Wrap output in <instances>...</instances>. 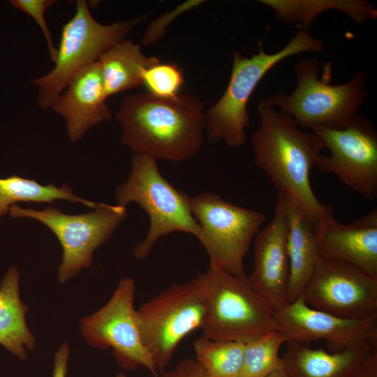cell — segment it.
Returning <instances> with one entry per match:
<instances>
[{"mask_svg":"<svg viewBox=\"0 0 377 377\" xmlns=\"http://www.w3.org/2000/svg\"><path fill=\"white\" fill-rule=\"evenodd\" d=\"M260 126L251 137L255 164L263 170L279 193H286L299 206L316 229L334 217L331 205L315 195L310 171L325 148L313 133L304 132L289 115L262 100L257 108Z\"/></svg>","mask_w":377,"mask_h":377,"instance_id":"6da1fadb","label":"cell"},{"mask_svg":"<svg viewBox=\"0 0 377 377\" xmlns=\"http://www.w3.org/2000/svg\"><path fill=\"white\" fill-rule=\"evenodd\" d=\"M116 118L121 141L133 154L182 162L203 144L206 114L200 99L191 94L172 98L147 92L130 95L121 101Z\"/></svg>","mask_w":377,"mask_h":377,"instance_id":"7a4b0ae2","label":"cell"},{"mask_svg":"<svg viewBox=\"0 0 377 377\" xmlns=\"http://www.w3.org/2000/svg\"><path fill=\"white\" fill-rule=\"evenodd\" d=\"M322 42L309 30L300 29L280 50L267 53L259 43V51L251 57L233 52L232 71L228 85L219 100L206 113L207 137L209 142L223 141L233 148L247 140L250 117L247 105L263 77L277 64L293 55L323 51Z\"/></svg>","mask_w":377,"mask_h":377,"instance_id":"3957f363","label":"cell"},{"mask_svg":"<svg viewBox=\"0 0 377 377\" xmlns=\"http://www.w3.org/2000/svg\"><path fill=\"white\" fill-rule=\"evenodd\" d=\"M319 61H299L295 68L296 87L290 94L279 93L264 100L280 112L290 116L300 126L341 129L357 114L367 95L364 73L358 70L349 81L332 84L331 75L319 79Z\"/></svg>","mask_w":377,"mask_h":377,"instance_id":"277c9868","label":"cell"},{"mask_svg":"<svg viewBox=\"0 0 377 377\" xmlns=\"http://www.w3.org/2000/svg\"><path fill=\"white\" fill-rule=\"evenodd\" d=\"M206 293L207 313L200 337L247 343L280 332L276 309L251 286L246 274L235 275L209 265L198 274Z\"/></svg>","mask_w":377,"mask_h":377,"instance_id":"5b68a950","label":"cell"},{"mask_svg":"<svg viewBox=\"0 0 377 377\" xmlns=\"http://www.w3.org/2000/svg\"><path fill=\"white\" fill-rule=\"evenodd\" d=\"M115 197L117 205L126 207L135 202L149 216L148 232L133 249L138 259L145 258L156 242L170 233L198 235L200 227L191 212V197L163 177L156 160L151 156L133 154L131 173L117 187Z\"/></svg>","mask_w":377,"mask_h":377,"instance_id":"8992f818","label":"cell"},{"mask_svg":"<svg viewBox=\"0 0 377 377\" xmlns=\"http://www.w3.org/2000/svg\"><path fill=\"white\" fill-rule=\"evenodd\" d=\"M207 313L206 293L198 275L173 284L137 310L142 340L156 369L165 370L179 343L202 328Z\"/></svg>","mask_w":377,"mask_h":377,"instance_id":"52a82bcc","label":"cell"},{"mask_svg":"<svg viewBox=\"0 0 377 377\" xmlns=\"http://www.w3.org/2000/svg\"><path fill=\"white\" fill-rule=\"evenodd\" d=\"M142 20L143 17H138L103 24L92 16L87 1L77 0L73 16L63 26L54 66L32 80L38 89L40 108H50L76 72L96 61Z\"/></svg>","mask_w":377,"mask_h":377,"instance_id":"ba28073f","label":"cell"},{"mask_svg":"<svg viewBox=\"0 0 377 377\" xmlns=\"http://www.w3.org/2000/svg\"><path fill=\"white\" fill-rule=\"evenodd\" d=\"M13 218H29L44 224L60 242L63 256L57 269L60 283L76 276L92 263L96 249L105 243L126 218V207L97 203L93 210L80 214H67L48 206L42 209L10 207Z\"/></svg>","mask_w":377,"mask_h":377,"instance_id":"9c48e42d","label":"cell"},{"mask_svg":"<svg viewBox=\"0 0 377 377\" xmlns=\"http://www.w3.org/2000/svg\"><path fill=\"white\" fill-rule=\"evenodd\" d=\"M190 202L200 227L197 238L209 256L210 265L235 275L244 274V258L265 221V215L226 202L211 192L191 197Z\"/></svg>","mask_w":377,"mask_h":377,"instance_id":"30bf717a","label":"cell"},{"mask_svg":"<svg viewBox=\"0 0 377 377\" xmlns=\"http://www.w3.org/2000/svg\"><path fill=\"white\" fill-rule=\"evenodd\" d=\"M135 291L132 278L121 279L109 301L81 320V334L91 346L112 348L113 356L123 369L143 367L156 377L157 369L144 346L139 329L133 304Z\"/></svg>","mask_w":377,"mask_h":377,"instance_id":"8fae6325","label":"cell"},{"mask_svg":"<svg viewBox=\"0 0 377 377\" xmlns=\"http://www.w3.org/2000/svg\"><path fill=\"white\" fill-rule=\"evenodd\" d=\"M330 152L320 155L316 167L334 175L355 192L369 200L377 198V132L370 121L357 114L343 128H317Z\"/></svg>","mask_w":377,"mask_h":377,"instance_id":"7c38bea8","label":"cell"},{"mask_svg":"<svg viewBox=\"0 0 377 377\" xmlns=\"http://www.w3.org/2000/svg\"><path fill=\"white\" fill-rule=\"evenodd\" d=\"M301 297L309 306L341 318L377 315V279L321 257Z\"/></svg>","mask_w":377,"mask_h":377,"instance_id":"4fadbf2b","label":"cell"},{"mask_svg":"<svg viewBox=\"0 0 377 377\" xmlns=\"http://www.w3.org/2000/svg\"><path fill=\"white\" fill-rule=\"evenodd\" d=\"M286 343L325 340L333 351L377 342V315L350 319L312 308L300 296L276 310Z\"/></svg>","mask_w":377,"mask_h":377,"instance_id":"5bb4252c","label":"cell"},{"mask_svg":"<svg viewBox=\"0 0 377 377\" xmlns=\"http://www.w3.org/2000/svg\"><path fill=\"white\" fill-rule=\"evenodd\" d=\"M287 232L283 195L279 193L272 219L255 236L253 268L248 277L253 288L276 310L288 304Z\"/></svg>","mask_w":377,"mask_h":377,"instance_id":"9a60e30c","label":"cell"},{"mask_svg":"<svg viewBox=\"0 0 377 377\" xmlns=\"http://www.w3.org/2000/svg\"><path fill=\"white\" fill-rule=\"evenodd\" d=\"M315 233L320 257L351 265L377 279L376 208L348 224L332 217Z\"/></svg>","mask_w":377,"mask_h":377,"instance_id":"2e32d148","label":"cell"},{"mask_svg":"<svg viewBox=\"0 0 377 377\" xmlns=\"http://www.w3.org/2000/svg\"><path fill=\"white\" fill-rule=\"evenodd\" d=\"M107 98L96 61L73 75L50 108L65 119L69 140L74 143L90 128L112 118Z\"/></svg>","mask_w":377,"mask_h":377,"instance_id":"e0dca14e","label":"cell"},{"mask_svg":"<svg viewBox=\"0 0 377 377\" xmlns=\"http://www.w3.org/2000/svg\"><path fill=\"white\" fill-rule=\"evenodd\" d=\"M281 357L283 369L290 377H353L376 343L339 351L315 349L310 343L287 341Z\"/></svg>","mask_w":377,"mask_h":377,"instance_id":"ac0fdd59","label":"cell"},{"mask_svg":"<svg viewBox=\"0 0 377 377\" xmlns=\"http://www.w3.org/2000/svg\"><path fill=\"white\" fill-rule=\"evenodd\" d=\"M282 194L288 227V304L301 296L314 272L320 256L312 225L292 198L286 193Z\"/></svg>","mask_w":377,"mask_h":377,"instance_id":"d6986e66","label":"cell"},{"mask_svg":"<svg viewBox=\"0 0 377 377\" xmlns=\"http://www.w3.org/2000/svg\"><path fill=\"white\" fill-rule=\"evenodd\" d=\"M19 281L17 267L10 266L0 284V344L24 361L36 341L27 325L28 306L20 299Z\"/></svg>","mask_w":377,"mask_h":377,"instance_id":"ffe728a7","label":"cell"},{"mask_svg":"<svg viewBox=\"0 0 377 377\" xmlns=\"http://www.w3.org/2000/svg\"><path fill=\"white\" fill-rule=\"evenodd\" d=\"M156 57L145 56L139 45L123 39L98 57L106 96L142 86L144 73L159 62Z\"/></svg>","mask_w":377,"mask_h":377,"instance_id":"44dd1931","label":"cell"},{"mask_svg":"<svg viewBox=\"0 0 377 377\" xmlns=\"http://www.w3.org/2000/svg\"><path fill=\"white\" fill-rule=\"evenodd\" d=\"M272 8L277 19L283 24H299L302 29L309 27L323 12L335 9L345 13L357 24L374 20L377 10L364 0H260Z\"/></svg>","mask_w":377,"mask_h":377,"instance_id":"7402d4cb","label":"cell"},{"mask_svg":"<svg viewBox=\"0 0 377 377\" xmlns=\"http://www.w3.org/2000/svg\"><path fill=\"white\" fill-rule=\"evenodd\" d=\"M59 200L78 202L91 209L97 205L96 202L76 195L68 184L42 185L34 179L15 175L0 178V218L18 202L52 203Z\"/></svg>","mask_w":377,"mask_h":377,"instance_id":"603a6c76","label":"cell"},{"mask_svg":"<svg viewBox=\"0 0 377 377\" xmlns=\"http://www.w3.org/2000/svg\"><path fill=\"white\" fill-rule=\"evenodd\" d=\"M195 360L209 377H239L245 343L213 340L200 337L193 343Z\"/></svg>","mask_w":377,"mask_h":377,"instance_id":"cb8c5ba5","label":"cell"},{"mask_svg":"<svg viewBox=\"0 0 377 377\" xmlns=\"http://www.w3.org/2000/svg\"><path fill=\"white\" fill-rule=\"evenodd\" d=\"M286 343L282 334L272 332L245 343L243 366L239 377H268L283 368L279 350Z\"/></svg>","mask_w":377,"mask_h":377,"instance_id":"d4e9b609","label":"cell"},{"mask_svg":"<svg viewBox=\"0 0 377 377\" xmlns=\"http://www.w3.org/2000/svg\"><path fill=\"white\" fill-rule=\"evenodd\" d=\"M184 82L183 73L177 65L160 61L146 70L142 86L154 96L172 98L181 94Z\"/></svg>","mask_w":377,"mask_h":377,"instance_id":"484cf974","label":"cell"},{"mask_svg":"<svg viewBox=\"0 0 377 377\" xmlns=\"http://www.w3.org/2000/svg\"><path fill=\"white\" fill-rule=\"evenodd\" d=\"M57 1L55 0H12L10 3L13 7L17 8L29 16L31 17L38 24L45 37L50 56L55 61L57 49L54 45L50 30L45 21V11Z\"/></svg>","mask_w":377,"mask_h":377,"instance_id":"4316f807","label":"cell"},{"mask_svg":"<svg viewBox=\"0 0 377 377\" xmlns=\"http://www.w3.org/2000/svg\"><path fill=\"white\" fill-rule=\"evenodd\" d=\"M202 2L203 1H188L179 5L172 12L160 16L158 19L154 20L147 28L143 37L142 43L145 45L156 43V41L162 37V34L164 32L168 22H172L173 18L180 15L182 12L188 10L200 5Z\"/></svg>","mask_w":377,"mask_h":377,"instance_id":"83f0119b","label":"cell"},{"mask_svg":"<svg viewBox=\"0 0 377 377\" xmlns=\"http://www.w3.org/2000/svg\"><path fill=\"white\" fill-rule=\"evenodd\" d=\"M156 377H209L201 365L193 359H184L172 370L160 371Z\"/></svg>","mask_w":377,"mask_h":377,"instance_id":"f1b7e54d","label":"cell"},{"mask_svg":"<svg viewBox=\"0 0 377 377\" xmlns=\"http://www.w3.org/2000/svg\"><path fill=\"white\" fill-rule=\"evenodd\" d=\"M69 355V346L64 342L54 355L52 377H66Z\"/></svg>","mask_w":377,"mask_h":377,"instance_id":"f546056e","label":"cell"},{"mask_svg":"<svg viewBox=\"0 0 377 377\" xmlns=\"http://www.w3.org/2000/svg\"><path fill=\"white\" fill-rule=\"evenodd\" d=\"M353 377H377V348L370 353Z\"/></svg>","mask_w":377,"mask_h":377,"instance_id":"4dcf8cb0","label":"cell"},{"mask_svg":"<svg viewBox=\"0 0 377 377\" xmlns=\"http://www.w3.org/2000/svg\"><path fill=\"white\" fill-rule=\"evenodd\" d=\"M268 377H290V376L288 375L286 371L283 368L282 369H280V370L274 372V374H272V375H270Z\"/></svg>","mask_w":377,"mask_h":377,"instance_id":"1f68e13d","label":"cell"},{"mask_svg":"<svg viewBox=\"0 0 377 377\" xmlns=\"http://www.w3.org/2000/svg\"><path fill=\"white\" fill-rule=\"evenodd\" d=\"M115 377H127L124 374L120 372V373H118Z\"/></svg>","mask_w":377,"mask_h":377,"instance_id":"d6a6232c","label":"cell"}]
</instances>
